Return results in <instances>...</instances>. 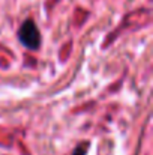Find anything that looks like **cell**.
<instances>
[{
	"label": "cell",
	"instance_id": "cell-2",
	"mask_svg": "<svg viewBox=\"0 0 153 155\" xmlns=\"http://www.w3.org/2000/svg\"><path fill=\"white\" fill-rule=\"evenodd\" d=\"M86 148H87V143H86V145H83V149H81V146H78L74 155H86V152H84V149H86Z\"/></svg>",
	"mask_w": 153,
	"mask_h": 155
},
{
	"label": "cell",
	"instance_id": "cell-1",
	"mask_svg": "<svg viewBox=\"0 0 153 155\" xmlns=\"http://www.w3.org/2000/svg\"><path fill=\"white\" fill-rule=\"evenodd\" d=\"M18 38L21 41V44L30 50H36L39 48L41 44V33L38 26L35 24L33 20H26L23 23V26L18 30Z\"/></svg>",
	"mask_w": 153,
	"mask_h": 155
}]
</instances>
